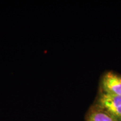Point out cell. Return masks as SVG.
<instances>
[{
    "mask_svg": "<svg viewBox=\"0 0 121 121\" xmlns=\"http://www.w3.org/2000/svg\"><path fill=\"white\" fill-rule=\"evenodd\" d=\"M98 104L99 108L118 121H121V96L101 93L98 99Z\"/></svg>",
    "mask_w": 121,
    "mask_h": 121,
    "instance_id": "cell-1",
    "label": "cell"
},
{
    "mask_svg": "<svg viewBox=\"0 0 121 121\" xmlns=\"http://www.w3.org/2000/svg\"><path fill=\"white\" fill-rule=\"evenodd\" d=\"M102 93L121 96V75L107 71L103 75L100 84Z\"/></svg>",
    "mask_w": 121,
    "mask_h": 121,
    "instance_id": "cell-2",
    "label": "cell"
},
{
    "mask_svg": "<svg viewBox=\"0 0 121 121\" xmlns=\"http://www.w3.org/2000/svg\"><path fill=\"white\" fill-rule=\"evenodd\" d=\"M87 121H118L105 110L99 108L89 113Z\"/></svg>",
    "mask_w": 121,
    "mask_h": 121,
    "instance_id": "cell-3",
    "label": "cell"
}]
</instances>
